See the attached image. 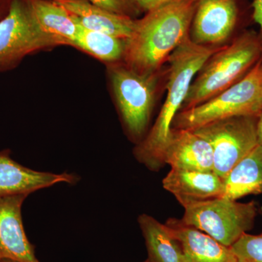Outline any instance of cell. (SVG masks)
I'll list each match as a JSON object with an SVG mask.
<instances>
[{
  "label": "cell",
  "mask_w": 262,
  "mask_h": 262,
  "mask_svg": "<svg viewBox=\"0 0 262 262\" xmlns=\"http://www.w3.org/2000/svg\"><path fill=\"white\" fill-rule=\"evenodd\" d=\"M60 46L64 42L38 24L30 0H11L8 13L0 20V73L13 70L34 52Z\"/></svg>",
  "instance_id": "cell-6"
},
{
  "label": "cell",
  "mask_w": 262,
  "mask_h": 262,
  "mask_svg": "<svg viewBox=\"0 0 262 262\" xmlns=\"http://www.w3.org/2000/svg\"><path fill=\"white\" fill-rule=\"evenodd\" d=\"M231 248L239 262H262V234L245 233Z\"/></svg>",
  "instance_id": "cell-20"
},
{
  "label": "cell",
  "mask_w": 262,
  "mask_h": 262,
  "mask_svg": "<svg viewBox=\"0 0 262 262\" xmlns=\"http://www.w3.org/2000/svg\"><path fill=\"white\" fill-rule=\"evenodd\" d=\"M11 0H0V20L8 13Z\"/></svg>",
  "instance_id": "cell-25"
},
{
  "label": "cell",
  "mask_w": 262,
  "mask_h": 262,
  "mask_svg": "<svg viewBox=\"0 0 262 262\" xmlns=\"http://www.w3.org/2000/svg\"><path fill=\"white\" fill-rule=\"evenodd\" d=\"M261 83H262V62L261 64Z\"/></svg>",
  "instance_id": "cell-27"
},
{
  "label": "cell",
  "mask_w": 262,
  "mask_h": 262,
  "mask_svg": "<svg viewBox=\"0 0 262 262\" xmlns=\"http://www.w3.org/2000/svg\"><path fill=\"white\" fill-rule=\"evenodd\" d=\"M261 61L233 85L206 102L179 112L173 129L194 130L229 117H258L262 108Z\"/></svg>",
  "instance_id": "cell-4"
},
{
  "label": "cell",
  "mask_w": 262,
  "mask_h": 262,
  "mask_svg": "<svg viewBox=\"0 0 262 262\" xmlns=\"http://www.w3.org/2000/svg\"><path fill=\"white\" fill-rule=\"evenodd\" d=\"M84 28L127 39L135 30L136 20L96 6L88 0H55Z\"/></svg>",
  "instance_id": "cell-15"
},
{
  "label": "cell",
  "mask_w": 262,
  "mask_h": 262,
  "mask_svg": "<svg viewBox=\"0 0 262 262\" xmlns=\"http://www.w3.org/2000/svg\"><path fill=\"white\" fill-rule=\"evenodd\" d=\"M183 207V223L199 229L227 247L252 229L258 211L254 202L239 203L224 198L192 202Z\"/></svg>",
  "instance_id": "cell-5"
},
{
  "label": "cell",
  "mask_w": 262,
  "mask_h": 262,
  "mask_svg": "<svg viewBox=\"0 0 262 262\" xmlns=\"http://www.w3.org/2000/svg\"><path fill=\"white\" fill-rule=\"evenodd\" d=\"M261 48V42L252 34H243L221 48L193 80L182 110L206 102L238 82L257 63Z\"/></svg>",
  "instance_id": "cell-3"
},
{
  "label": "cell",
  "mask_w": 262,
  "mask_h": 262,
  "mask_svg": "<svg viewBox=\"0 0 262 262\" xmlns=\"http://www.w3.org/2000/svg\"><path fill=\"white\" fill-rule=\"evenodd\" d=\"M262 194V145L254 148L223 179L220 198L237 201L249 194Z\"/></svg>",
  "instance_id": "cell-16"
},
{
  "label": "cell",
  "mask_w": 262,
  "mask_h": 262,
  "mask_svg": "<svg viewBox=\"0 0 262 262\" xmlns=\"http://www.w3.org/2000/svg\"><path fill=\"white\" fill-rule=\"evenodd\" d=\"M28 196L0 198V261L40 262L26 234L22 220V206Z\"/></svg>",
  "instance_id": "cell-10"
},
{
  "label": "cell",
  "mask_w": 262,
  "mask_h": 262,
  "mask_svg": "<svg viewBox=\"0 0 262 262\" xmlns=\"http://www.w3.org/2000/svg\"><path fill=\"white\" fill-rule=\"evenodd\" d=\"M138 222L149 262H187L180 244L166 225L146 214L139 215Z\"/></svg>",
  "instance_id": "cell-17"
},
{
  "label": "cell",
  "mask_w": 262,
  "mask_h": 262,
  "mask_svg": "<svg viewBox=\"0 0 262 262\" xmlns=\"http://www.w3.org/2000/svg\"><path fill=\"white\" fill-rule=\"evenodd\" d=\"M0 262H18V261H12V260L5 259V260H2V261H0Z\"/></svg>",
  "instance_id": "cell-26"
},
{
  "label": "cell",
  "mask_w": 262,
  "mask_h": 262,
  "mask_svg": "<svg viewBox=\"0 0 262 262\" xmlns=\"http://www.w3.org/2000/svg\"><path fill=\"white\" fill-rule=\"evenodd\" d=\"M144 262H149V260L147 259V260H146V261H144Z\"/></svg>",
  "instance_id": "cell-28"
},
{
  "label": "cell",
  "mask_w": 262,
  "mask_h": 262,
  "mask_svg": "<svg viewBox=\"0 0 262 262\" xmlns=\"http://www.w3.org/2000/svg\"><path fill=\"white\" fill-rule=\"evenodd\" d=\"M256 134H257L258 144L262 145V108L257 117Z\"/></svg>",
  "instance_id": "cell-24"
},
{
  "label": "cell",
  "mask_w": 262,
  "mask_h": 262,
  "mask_svg": "<svg viewBox=\"0 0 262 262\" xmlns=\"http://www.w3.org/2000/svg\"><path fill=\"white\" fill-rule=\"evenodd\" d=\"M75 20V19H74ZM77 35L72 47L77 48L100 61L111 63L123 60L126 39L84 28L77 23Z\"/></svg>",
  "instance_id": "cell-19"
},
{
  "label": "cell",
  "mask_w": 262,
  "mask_h": 262,
  "mask_svg": "<svg viewBox=\"0 0 262 262\" xmlns=\"http://www.w3.org/2000/svg\"><path fill=\"white\" fill-rule=\"evenodd\" d=\"M164 163L171 168L213 171V150L206 139L192 130L173 129Z\"/></svg>",
  "instance_id": "cell-12"
},
{
  "label": "cell",
  "mask_w": 262,
  "mask_h": 262,
  "mask_svg": "<svg viewBox=\"0 0 262 262\" xmlns=\"http://www.w3.org/2000/svg\"><path fill=\"white\" fill-rule=\"evenodd\" d=\"M252 8L253 20L261 29L262 35V0H254Z\"/></svg>",
  "instance_id": "cell-23"
},
{
  "label": "cell",
  "mask_w": 262,
  "mask_h": 262,
  "mask_svg": "<svg viewBox=\"0 0 262 262\" xmlns=\"http://www.w3.org/2000/svg\"><path fill=\"white\" fill-rule=\"evenodd\" d=\"M163 186L184 206L192 202L220 198L223 179L213 171L171 168L163 179Z\"/></svg>",
  "instance_id": "cell-14"
},
{
  "label": "cell",
  "mask_w": 262,
  "mask_h": 262,
  "mask_svg": "<svg viewBox=\"0 0 262 262\" xmlns=\"http://www.w3.org/2000/svg\"><path fill=\"white\" fill-rule=\"evenodd\" d=\"M96 6L117 14L134 18L141 13L136 0H88Z\"/></svg>",
  "instance_id": "cell-21"
},
{
  "label": "cell",
  "mask_w": 262,
  "mask_h": 262,
  "mask_svg": "<svg viewBox=\"0 0 262 262\" xmlns=\"http://www.w3.org/2000/svg\"><path fill=\"white\" fill-rule=\"evenodd\" d=\"M199 0H174L146 12L136 20L126 39L122 61L138 75L158 74L164 62L189 36Z\"/></svg>",
  "instance_id": "cell-1"
},
{
  "label": "cell",
  "mask_w": 262,
  "mask_h": 262,
  "mask_svg": "<svg viewBox=\"0 0 262 262\" xmlns=\"http://www.w3.org/2000/svg\"><path fill=\"white\" fill-rule=\"evenodd\" d=\"M256 122L257 117H232L191 130L211 146L213 172L222 179L258 145Z\"/></svg>",
  "instance_id": "cell-7"
},
{
  "label": "cell",
  "mask_w": 262,
  "mask_h": 262,
  "mask_svg": "<svg viewBox=\"0 0 262 262\" xmlns=\"http://www.w3.org/2000/svg\"><path fill=\"white\" fill-rule=\"evenodd\" d=\"M238 14L237 0H199L191 25V39L206 46L225 42L233 32Z\"/></svg>",
  "instance_id": "cell-9"
},
{
  "label": "cell",
  "mask_w": 262,
  "mask_h": 262,
  "mask_svg": "<svg viewBox=\"0 0 262 262\" xmlns=\"http://www.w3.org/2000/svg\"><path fill=\"white\" fill-rule=\"evenodd\" d=\"M122 121L134 139L142 137L154 105L157 75L141 76L119 63L108 67Z\"/></svg>",
  "instance_id": "cell-8"
},
{
  "label": "cell",
  "mask_w": 262,
  "mask_h": 262,
  "mask_svg": "<svg viewBox=\"0 0 262 262\" xmlns=\"http://www.w3.org/2000/svg\"><path fill=\"white\" fill-rule=\"evenodd\" d=\"M30 3L41 28L71 46L77 35V25L70 12L55 0H30Z\"/></svg>",
  "instance_id": "cell-18"
},
{
  "label": "cell",
  "mask_w": 262,
  "mask_h": 262,
  "mask_svg": "<svg viewBox=\"0 0 262 262\" xmlns=\"http://www.w3.org/2000/svg\"><path fill=\"white\" fill-rule=\"evenodd\" d=\"M172 1L174 0H136L141 10L146 12Z\"/></svg>",
  "instance_id": "cell-22"
},
{
  "label": "cell",
  "mask_w": 262,
  "mask_h": 262,
  "mask_svg": "<svg viewBox=\"0 0 262 262\" xmlns=\"http://www.w3.org/2000/svg\"><path fill=\"white\" fill-rule=\"evenodd\" d=\"M165 225L178 241L187 262H239L231 247L182 220L170 219Z\"/></svg>",
  "instance_id": "cell-13"
},
{
  "label": "cell",
  "mask_w": 262,
  "mask_h": 262,
  "mask_svg": "<svg viewBox=\"0 0 262 262\" xmlns=\"http://www.w3.org/2000/svg\"><path fill=\"white\" fill-rule=\"evenodd\" d=\"M80 178L74 173L38 171L20 165L10 157L9 149L0 151V198L30 194L59 183L77 184Z\"/></svg>",
  "instance_id": "cell-11"
},
{
  "label": "cell",
  "mask_w": 262,
  "mask_h": 262,
  "mask_svg": "<svg viewBox=\"0 0 262 262\" xmlns=\"http://www.w3.org/2000/svg\"><path fill=\"white\" fill-rule=\"evenodd\" d=\"M221 48L196 44L188 36L169 56L167 94L151 130L134 149L136 159L151 170L163 166L174 119L182 108L194 77Z\"/></svg>",
  "instance_id": "cell-2"
}]
</instances>
